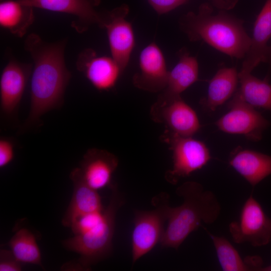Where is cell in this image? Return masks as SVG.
<instances>
[{"label": "cell", "instance_id": "cell-1", "mask_svg": "<svg viewBox=\"0 0 271 271\" xmlns=\"http://www.w3.org/2000/svg\"><path fill=\"white\" fill-rule=\"evenodd\" d=\"M66 41L48 43L32 33L25 41V50L34 62L31 81V105L27 123L38 121L62 102L71 78L64 58Z\"/></svg>", "mask_w": 271, "mask_h": 271}, {"label": "cell", "instance_id": "cell-2", "mask_svg": "<svg viewBox=\"0 0 271 271\" xmlns=\"http://www.w3.org/2000/svg\"><path fill=\"white\" fill-rule=\"evenodd\" d=\"M176 194L183 199L180 206L170 209L167 226L160 241L163 247L178 249L190 233L202 223L211 224L219 217L221 205L212 191L197 182L187 181Z\"/></svg>", "mask_w": 271, "mask_h": 271}, {"label": "cell", "instance_id": "cell-3", "mask_svg": "<svg viewBox=\"0 0 271 271\" xmlns=\"http://www.w3.org/2000/svg\"><path fill=\"white\" fill-rule=\"evenodd\" d=\"M180 24L190 40L203 41L231 57L244 58L251 44L242 21L224 12L213 14L208 4L202 5L197 13H188Z\"/></svg>", "mask_w": 271, "mask_h": 271}, {"label": "cell", "instance_id": "cell-4", "mask_svg": "<svg viewBox=\"0 0 271 271\" xmlns=\"http://www.w3.org/2000/svg\"><path fill=\"white\" fill-rule=\"evenodd\" d=\"M110 188L111 192L109 203L103 210L101 220L88 231L62 241L66 249L79 255L75 263L78 269L90 270L92 266L111 253L116 215L124 199L116 185L112 184Z\"/></svg>", "mask_w": 271, "mask_h": 271}, {"label": "cell", "instance_id": "cell-5", "mask_svg": "<svg viewBox=\"0 0 271 271\" xmlns=\"http://www.w3.org/2000/svg\"><path fill=\"white\" fill-rule=\"evenodd\" d=\"M169 195L161 193L153 198L151 210H136L132 234V261L134 263L160 242L171 207Z\"/></svg>", "mask_w": 271, "mask_h": 271}, {"label": "cell", "instance_id": "cell-6", "mask_svg": "<svg viewBox=\"0 0 271 271\" xmlns=\"http://www.w3.org/2000/svg\"><path fill=\"white\" fill-rule=\"evenodd\" d=\"M164 140L170 145L173 162L172 169L165 174V179L173 185L201 169L211 159L205 144L192 137H181L169 131Z\"/></svg>", "mask_w": 271, "mask_h": 271}, {"label": "cell", "instance_id": "cell-7", "mask_svg": "<svg viewBox=\"0 0 271 271\" xmlns=\"http://www.w3.org/2000/svg\"><path fill=\"white\" fill-rule=\"evenodd\" d=\"M270 220L260 203L251 195L242 207L239 220L229 224V231L236 243L265 245L271 240Z\"/></svg>", "mask_w": 271, "mask_h": 271}, {"label": "cell", "instance_id": "cell-8", "mask_svg": "<svg viewBox=\"0 0 271 271\" xmlns=\"http://www.w3.org/2000/svg\"><path fill=\"white\" fill-rule=\"evenodd\" d=\"M228 106L229 111L216 123L219 129L229 133L243 135L252 141L260 140L269 122L243 99L238 90Z\"/></svg>", "mask_w": 271, "mask_h": 271}, {"label": "cell", "instance_id": "cell-9", "mask_svg": "<svg viewBox=\"0 0 271 271\" xmlns=\"http://www.w3.org/2000/svg\"><path fill=\"white\" fill-rule=\"evenodd\" d=\"M150 115L155 122L165 124L168 131L181 137H192L200 128L195 111L181 96L157 99L151 108Z\"/></svg>", "mask_w": 271, "mask_h": 271}, {"label": "cell", "instance_id": "cell-10", "mask_svg": "<svg viewBox=\"0 0 271 271\" xmlns=\"http://www.w3.org/2000/svg\"><path fill=\"white\" fill-rule=\"evenodd\" d=\"M128 9L122 6L105 14L106 29L112 58L123 71L127 66L136 44L131 23L126 19Z\"/></svg>", "mask_w": 271, "mask_h": 271}, {"label": "cell", "instance_id": "cell-11", "mask_svg": "<svg viewBox=\"0 0 271 271\" xmlns=\"http://www.w3.org/2000/svg\"><path fill=\"white\" fill-rule=\"evenodd\" d=\"M24 5L72 15L76 18L72 27L82 33L93 25L103 28L105 14L96 11L98 0H19Z\"/></svg>", "mask_w": 271, "mask_h": 271}, {"label": "cell", "instance_id": "cell-12", "mask_svg": "<svg viewBox=\"0 0 271 271\" xmlns=\"http://www.w3.org/2000/svg\"><path fill=\"white\" fill-rule=\"evenodd\" d=\"M169 71L160 48L155 43L147 45L139 57V71L132 78L134 86L150 92L162 91L166 88Z\"/></svg>", "mask_w": 271, "mask_h": 271}, {"label": "cell", "instance_id": "cell-13", "mask_svg": "<svg viewBox=\"0 0 271 271\" xmlns=\"http://www.w3.org/2000/svg\"><path fill=\"white\" fill-rule=\"evenodd\" d=\"M76 67L95 88L101 91L113 88L123 72L112 57L97 56L91 49L79 54Z\"/></svg>", "mask_w": 271, "mask_h": 271}, {"label": "cell", "instance_id": "cell-14", "mask_svg": "<svg viewBox=\"0 0 271 271\" xmlns=\"http://www.w3.org/2000/svg\"><path fill=\"white\" fill-rule=\"evenodd\" d=\"M32 68L31 64L11 59L4 68L0 79V105L5 114H13L18 107Z\"/></svg>", "mask_w": 271, "mask_h": 271}, {"label": "cell", "instance_id": "cell-15", "mask_svg": "<svg viewBox=\"0 0 271 271\" xmlns=\"http://www.w3.org/2000/svg\"><path fill=\"white\" fill-rule=\"evenodd\" d=\"M118 165V160L114 154L91 148L84 155L78 169L85 183L97 191L112 185V176Z\"/></svg>", "mask_w": 271, "mask_h": 271}, {"label": "cell", "instance_id": "cell-16", "mask_svg": "<svg viewBox=\"0 0 271 271\" xmlns=\"http://www.w3.org/2000/svg\"><path fill=\"white\" fill-rule=\"evenodd\" d=\"M271 38V0H266L254 25L250 47L239 74L251 73L261 62H266Z\"/></svg>", "mask_w": 271, "mask_h": 271}, {"label": "cell", "instance_id": "cell-17", "mask_svg": "<svg viewBox=\"0 0 271 271\" xmlns=\"http://www.w3.org/2000/svg\"><path fill=\"white\" fill-rule=\"evenodd\" d=\"M73 191L69 206L62 219V224L70 227L80 216L103 210L101 198L97 191L88 186L82 178L78 168L70 173Z\"/></svg>", "mask_w": 271, "mask_h": 271}, {"label": "cell", "instance_id": "cell-18", "mask_svg": "<svg viewBox=\"0 0 271 271\" xmlns=\"http://www.w3.org/2000/svg\"><path fill=\"white\" fill-rule=\"evenodd\" d=\"M229 163L252 187L271 175V156L258 152L237 149Z\"/></svg>", "mask_w": 271, "mask_h": 271}, {"label": "cell", "instance_id": "cell-19", "mask_svg": "<svg viewBox=\"0 0 271 271\" xmlns=\"http://www.w3.org/2000/svg\"><path fill=\"white\" fill-rule=\"evenodd\" d=\"M199 67L196 58L183 53L179 61L169 71L166 88L158 99L167 100L180 96L198 77Z\"/></svg>", "mask_w": 271, "mask_h": 271}, {"label": "cell", "instance_id": "cell-20", "mask_svg": "<svg viewBox=\"0 0 271 271\" xmlns=\"http://www.w3.org/2000/svg\"><path fill=\"white\" fill-rule=\"evenodd\" d=\"M239 80L238 73L234 67L219 69L210 80L207 96L201 104L206 108L214 111L234 93Z\"/></svg>", "mask_w": 271, "mask_h": 271}, {"label": "cell", "instance_id": "cell-21", "mask_svg": "<svg viewBox=\"0 0 271 271\" xmlns=\"http://www.w3.org/2000/svg\"><path fill=\"white\" fill-rule=\"evenodd\" d=\"M33 8L19 0L3 1L0 4L1 26L18 37H23L34 22Z\"/></svg>", "mask_w": 271, "mask_h": 271}, {"label": "cell", "instance_id": "cell-22", "mask_svg": "<svg viewBox=\"0 0 271 271\" xmlns=\"http://www.w3.org/2000/svg\"><path fill=\"white\" fill-rule=\"evenodd\" d=\"M238 90L243 99L253 107L271 111V84L267 79L261 80L251 73L239 74Z\"/></svg>", "mask_w": 271, "mask_h": 271}, {"label": "cell", "instance_id": "cell-23", "mask_svg": "<svg viewBox=\"0 0 271 271\" xmlns=\"http://www.w3.org/2000/svg\"><path fill=\"white\" fill-rule=\"evenodd\" d=\"M6 245L21 262L43 266L41 252L35 236L27 228L19 229Z\"/></svg>", "mask_w": 271, "mask_h": 271}, {"label": "cell", "instance_id": "cell-24", "mask_svg": "<svg viewBox=\"0 0 271 271\" xmlns=\"http://www.w3.org/2000/svg\"><path fill=\"white\" fill-rule=\"evenodd\" d=\"M208 233L212 240L222 270L250 271L245 260L226 238L208 232Z\"/></svg>", "mask_w": 271, "mask_h": 271}, {"label": "cell", "instance_id": "cell-25", "mask_svg": "<svg viewBox=\"0 0 271 271\" xmlns=\"http://www.w3.org/2000/svg\"><path fill=\"white\" fill-rule=\"evenodd\" d=\"M103 212L87 214L76 219L70 227L74 235L82 234L94 227L101 220Z\"/></svg>", "mask_w": 271, "mask_h": 271}, {"label": "cell", "instance_id": "cell-26", "mask_svg": "<svg viewBox=\"0 0 271 271\" xmlns=\"http://www.w3.org/2000/svg\"><path fill=\"white\" fill-rule=\"evenodd\" d=\"M22 262L15 257L11 250H0V271H20Z\"/></svg>", "mask_w": 271, "mask_h": 271}, {"label": "cell", "instance_id": "cell-27", "mask_svg": "<svg viewBox=\"0 0 271 271\" xmlns=\"http://www.w3.org/2000/svg\"><path fill=\"white\" fill-rule=\"evenodd\" d=\"M14 157V145L7 138L0 140V168H3L9 165Z\"/></svg>", "mask_w": 271, "mask_h": 271}, {"label": "cell", "instance_id": "cell-28", "mask_svg": "<svg viewBox=\"0 0 271 271\" xmlns=\"http://www.w3.org/2000/svg\"><path fill=\"white\" fill-rule=\"evenodd\" d=\"M188 0H148L154 10L159 14L167 13L184 4Z\"/></svg>", "mask_w": 271, "mask_h": 271}, {"label": "cell", "instance_id": "cell-29", "mask_svg": "<svg viewBox=\"0 0 271 271\" xmlns=\"http://www.w3.org/2000/svg\"><path fill=\"white\" fill-rule=\"evenodd\" d=\"M238 0H211L213 6L219 10H229L233 9Z\"/></svg>", "mask_w": 271, "mask_h": 271}, {"label": "cell", "instance_id": "cell-30", "mask_svg": "<svg viewBox=\"0 0 271 271\" xmlns=\"http://www.w3.org/2000/svg\"><path fill=\"white\" fill-rule=\"evenodd\" d=\"M266 62L269 64L270 66H271V46H269Z\"/></svg>", "mask_w": 271, "mask_h": 271}, {"label": "cell", "instance_id": "cell-31", "mask_svg": "<svg viewBox=\"0 0 271 271\" xmlns=\"http://www.w3.org/2000/svg\"><path fill=\"white\" fill-rule=\"evenodd\" d=\"M260 271H271V264L266 266H262Z\"/></svg>", "mask_w": 271, "mask_h": 271}, {"label": "cell", "instance_id": "cell-32", "mask_svg": "<svg viewBox=\"0 0 271 271\" xmlns=\"http://www.w3.org/2000/svg\"><path fill=\"white\" fill-rule=\"evenodd\" d=\"M270 229H271V219L270 220Z\"/></svg>", "mask_w": 271, "mask_h": 271}]
</instances>
